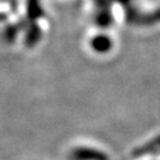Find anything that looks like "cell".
Segmentation results:
<instances>
[{
  "label": "cell",
  "instance_id": "cell-1",
  "mask_svg": "<svg viewBox=\"0 0 160 160\" xmlns=\"http://www.w3.org/2000/svg\"><path fill=\"white\" fill-rule=\"evenodd\" d=\"M72 160H108L107 154L95 148L78 147L71 152Z\"/></svg>",
  "mask_w": 160,
  "mask_h": 160
}]
</instances>
